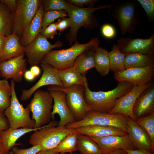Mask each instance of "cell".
Returning <instances> with one entry per match:
<instances>
[{
  "label": "cell",
  "instance_id": "ee69618b",
  "mask_svg": "<svg viewBox=\"0 0 154 154\" xmlns=\"http://www.w3.org/2000/svg\"><path fill=\"white\" fill-rule=\"evenodd\" d=\"M9 128V123L5 115L4 112L0 111V132L7 129Z\"/></svg>",
  "mask_w": 154,
  "mask_h": 154
},
{
  "label": "cell",
  "instance_id": "d590c367",
  "mask_svg": "<svg viewBox=\"0 0 154 154\" xmlns=\"http://www.w3.org/2000/svg\"><path fill=\"white\" fill-rule=\"evenodd\" d=\"M68 16L64 10L48 11H44L42 20V28H45L53 23L56 19Z\"/></svg>",
  "mask_w": 154,
  "mask_h": 154
},
{
  "label": "cell",
  "instance_id": "4316f807",
  "mask_svg": "<svg viewBox=\"0 0 154 154\" xmlns=\"http://www.w3.org/2000/svg\"><path fill=\"white\" fill-rule=\"evenodd\" d=\"M96 50L85 51L76 58L72 66L77 72L84 76L88 70L95 68L94 54Z\"/></svg>",
  "mask_w": 154,
  "mask_h": 154
},
{
  "label": "cell",
  "instance_id": "8fae6325",
  "mask_svg": "<svg viewBox=\"0 0 154 154\" xmlns=\"http://www.w3.org/2000/svg\"><path fill=\"white\" fill-rule=\"evenodd\" d=\"M60 40L51 44L47 39L39 34L31 42L25 47V55L30 66L40 64L46 55L53 49L61 48L63 46Z\"/></svg>",
  "mask_w": 154,
  "mask_h": 154
},
{
  "label": "cell",
  "instance_id": "603a6c76",
  "mask_svg": "<svg viewBox=\"0 0 154 154\" xmlns=\"http://www.w3.org/2000/svg\"><path fill=\"white\" fill-rule=\"evenodd\" d=\"M45 125L39 128H21L14 129L9 127L7 129L0 132L3 143L4 154H9L10 150L16 145H21L16 143L17 141L25 134L31 131L40 129Z\"/></svg>",
  "mask_w": 154,
  "mask_h": 154
},
{
  "label": "cell",
  "instance_id": "52a82bcc",
  "mask_svg": "<svg viewBox=\"0 0 154 154\" xmlns=\"http://www.w3.org/2000/svg\"><path fill=\"white\" fill-rule=\"evenodd\" d=\"M29 104L32 113V119L35 122L34 128L48 124L51 119L53 98L48 91L37 90Z\"/></svg>",
  "mask_w": 154,
  "mask_h": 154
},
{
  "label": "cell",
  "instance_id": "2e32d148",
  "mask_svg": "<svg viewBox=\"0 0 154 154\" xmlns=\"http://www.w3.org/2000/svg\"><path fill=\"white\" fill-rule=\"evenodd\" d=\"M40 66L43 70V74L39 80L34 86L28 90H22L20 100L25 101L29 99L33 93L40 87L46 85H56L64 88L60 79L58 70L52 65L46 63H41Z\"/></svg>",
  "mask_w": 154,
  "mask_h": 154
},
{
  "label": "cell",
  "instance_id": "b9f144b4",
  "mask_svg": "<svg viewBox=\"0 0 154 154\" xmlns=\"http://www.w3.org/2000/svg\"><path fill=\"white\" fill-rule=\"evenodd\" d=\"M67 1L75 6L81 8H84L85 6H94V3L98 1L97 0H68Z\"/></svg>",
  "mask_w": 154,
  "mask_h": 154
},
{
  "label": "cell",
  "instance_id": "816d5d0a",
  "mask_svg": "<svg viewBox=\"0 0 154 154\" xmlns=\"http://www.w3.org/2000/svg\"><path fill=\"white\" fill-rule=\"evenodd\" d=\"M0 154H4V151L3 142L0 134Z\"/></svg>",
  "mask_w": 154,
  "mask_h": 154
},
{
  "label": "cell",
  "instance_id": "9a60e30c",
  "mask_svg": "<svg viewBox=\"0 0 154 154\" xmlns=\"http://www.w3.org/2000/svg\"><path fill=\"white\" fill-rule=\"evenodd\" d=\"M154 66L141 68H131L114 73V78L118 82L126 81L134 86H140L153 82Z\"/></svg>",
  "mask_w": 154,
  "mask_h": 154
},
{
  "label": "cell",
  "instance_id": "60d3db41",
  "mask_svg": "<svg viewBox=\"0 0 154 154\" xmlns=\"http://www.w3.org/2000/svg\"><path fill=\"white\" fill-rule=\"evenodd\" d=\"M101 32L105 37L109 38L114 37L116 34V31L114 27L108 24H105L102 26Z\"/></svg>",
  "mask_w": 154,
  "mask_h": 154
},
{
  "label": "cell",
  "instance_id": "7402d4cb",
  "mask_svg": "<svg viewBox=\"0 0 154 154\" xmlns=\"http://www.w3.org/2000/svg\"><path fill=\"white\" fill-rule=\"evenodd\" d=\"M77 133L89 137H101L115 135H127V132L110 126L92 125L74 129Z\"/></svg>",
  "mask_w": 154,
  "mask_h": 154
},
{
  "label": "cell",
  "instance_id": "6da1fadb",
  "mask_svg": "<svg viewBox=\"0 0 154 154\" xmlns=\"http://www.w3.org/2000/svg\"><path fill=\"white\" fill-rule=\"evenodd\" d=\"M84 86V96L87 104L94 110L108 113L117 100L130 91L134 86L127 82H119L117 86L112 90L98 92L90 90L88 83Z\"/></svg>",
  "mask_w": 154,
  "mask_h": 154
},
{
  "label": "cell",
  "instance_id": "4dcf8cb0",
  "mask_svg": "<svg viewBox=\"0 0 154 154\" xmlns=\"http://www.w3.org/2000/svg\"><path fill=\"white\" fill-rule=\"evenodd\" d=\"M78 139L80 154H102L98 145L89 137L78 133Z\"/></svg>",
  "mask_w": 154,
  "mask_h": 154
},
{
  "label": "cell",
  "instance_id": "e575fe53",
  "mask_svg": "<svg viewBox=\"0 0 154 154\" xmlns=\"http://www.w3.org/2000/svg\"><path fill=\"white\" fill-rule=\"evenodd\" d=\"M42 3L44 11L59 10L66 11L72 5L63 0H43Z\"/></svg>",
  "mask_w": 154,
  "mask_h": 154
},
{
  "label": "cell",
  "instance_id": "bcb514c9",
  "mask_svg": "<svg viewBox=\"0 0 154 154\" xmlns=\"http://www.w3.org/2000/svg\"><path fill=\"white\" fill-rule=\"evenodd\" d=\"M5 39L6 37L0 34V57L4 49Z\"/></svg>",
  "mask_w": 154,
  "mask_h": 154
},
{
  "label": "cell",
  "instance_id": "7a4b0ae2",
  "mask_svg": "<svg viewBox=\"0 0 154 154\" xmlns=\"http://www.w3.org/2000/svg\"><path fill=\"white\" fill-rule=\"evenodd\" d=\"M70 48L66 49L52 50L45 56L42 63L49 64L58 70H62L72 66L76 58L85 51L96 50L99 47L100 40L97 38L90 41L80 44L76 41Z\"/></svg>",
  "mask_w": 154,
  "mask_h": 154
},
{
  "label": "cell",
  "instance_id": "c3c4849f",
  "mask_svg": "<svg viewBox=\"0 0 154 154\" xmlns=\"http://www.w3.org/2000/svg\"><path fill=\"white\" fill-rule=\"evenodd\" d=\"M24 75L25 78L29 81L33 80L35 77L30 70H27L25 72Z\"/></svg>",
  "mask_w": 154,
  "mask_h": 154
},
{
  "label": "cell",
  "instance_id": "83f0119b",
  "mask_svg": "<svg viewBox=\"0 0 154 154\" xmlns=\"http://www.w3.org/2000/svg\"><path fill=\"white\" fill-rule=\"evenodd\" d=\"M13 17L7 5L0 2V34L6 37L12 33Z\"/></svg>",
  "mask_w": 154,
  "mask_h": 154
},
{
  "label": "cell",
  "instance_id": "1f68e13d",
  "mask_svg": "<svg viewBox=\"0 0 154 154\" xmlns=\"http://www.w3.org/2000/svg\"><path fill=\"white\" fill-rule=\"evenodd\" d=\"M78 133L75 131L65 137L54 149L58 153H72L77 150Z\"/></svg>",
  "mask_w": 154,
  "mask_h": 154
},
{
  "label": "cell",
  "instance_id": "836d02e7",
  "mask_svg": "<svg viewBox=\"0 0 154 154\" xmlns=\"http://www.w3.org/2000/svg\"><path fill=\"white\" fill-rule=\"evenodd\" d=\"M11 90L7 80H0V111L4 112L11 101Z\"/></svg>",
  "mask_w": 154,
  "mask_h": 154
},
{
  "label": "cell",
  "instance_id": "f907efd6",
  "mask_svg": "<svg viewBox=\"0 0 154 154\" xmlns=\"http://www.w3.org/2000/svg\"><path fill=\"white\" fill-rule=\"evenodd\" d=\"M104 154H128L127 152L123 149H116Z\"/></svg>",
  "mask_w": 154,
  "mask_h": 154
},
{
  "label": "cell",
  "instance_id": "f546056e",
  "mask_svg": "<svg viewBox=\"0 0 154 154\" xmlns=\"http://www.w3.org/2000/svg\"><path fill=\"white\" fill-rule=\"evenodd\" d=\"M110 70L114 73L125 69V54L121 52L116 44H114L112 50L108 52Z\"/></svg>",
  "mask_w": 154,
  "mask_h": 154
},
{
  "label": "cell",
  "instance_id": "e0dca14e",
  "mask_svg": "<svg viewBox=\"0 0 154 154\" xmlns=\"http://www.w3.org/2000/svg\"><path fill=\"white\" fill-rule=\"evenodd\" d=\"M24 53L19 56L0 62L1 76L7 80L12 79L15 82H21L27 70V58Z\"/></svg>",
  "mask_w": 154,
  "mask_h": 154
},
{
  "label": "cell",
  "instance_id": "5bb4252c",
  "mask_svg": "<svg viewBox=\"0 0 154 154\" xmlns=\"http://www.w3.org/2000/svg\"><path fill=\"white\" fill-rule=\"evenodd\" d=\"M47 90L54 102L51 113V119H54L55 114H58L60 117L58 123L59 126H66L68 123L76 121L66 104L65 93L57 89L53 85L49 86Z\"/></svg>",
  "mask_w": 154,
  "mask_h": 154
},
{
  "label": "cell",
  "instance_id": "8992f818",
  "mask_svg": "<svg viewBox=\"0 0 154 154\" xmlns=\"http://www.w3.org/2000/svg\"><path fill=\"white\" fill-rule=\"evenodd\" d=\"M127 118L120 114H109L93 110L88 112L82 119L68 123L66 126L74 129L92 125L110 126L127 132Z\"/></svg>",
  "mask_w": 154,
  "mask_h": 154
},
{
  "label": "cell",
  "instance_id": "7c38bea8",
  "mask_svg": "<svg viewBox=\"0 0 154 154\" xmlns=\"http://www.w3.org/2000/svg\"><path fill=\"white\" fill-rule=\"evenodd\" d=\"M116 41V45L123 53H140L147 55L154 59V34L145 39L122 37Z\"/></svg>",
  "mask_w": 154,
  "mask_h": 154
},
{
  "label": "cell",
  "instance_id": "d4e9b609",
  "mask_svg": "<svg viewBox=\"0 0 154 154\" xmlns=\"http://www.w3.org/2000/svg\"><path fill=\"white\" fill-rule=\"evenodd\" d=\"M58 71L64 88L75 85L85 86L88 83L86 78L77 72L73 66Z\"/></svg>",
  "mask_w": 154,
  "mask_h": 154
},
{
  "label": "cell",
  "instance_id": "3957f363",
  "mask_svg": "<svg viewBox=\"0 0 154 154\" xmlns=\"http://www.w3.org/2000/svg\"><path fill=\"white\" fill-rule=\"evenodd\" d=\"M113 7V5H107L96 7L92 6L81 8L72 4L66 11L68 17L71 18L72 21V26L69 32L65 35L70 45H72L74 42L76 41L77 33L81 27L93 29L98 26V22L94 15L96 11Z\"/></svg>",
  "mask_w": 154,
  "mask_h": 154
},
{
  "label": "cell",
  "instance_id": "f35d334b",
  "mask_svg": "<svg viewBox=\"0 0 154 154\" xmlns=\"http://www.w3.org/2000/svg\"><path fill=\"white\" fill-rule=\"evenodd\" d=\"M57 30L56 23H53L45 28H42L40 34L47 39H53L54 36L57 34Z\"/></svg>",
  "mask_w": 154,
  "mask_h": 154
},
{
  "label": "cell",
  "instance_id": "4fadbf2b",
  "mask_svg": "<svg viewBox=\"0 0 154 154\" xmlns=\"http://www.w3.org/2000/svg\"><path fill=\"white\" fill-rule=\"evenodd\" d=\"M153 84V81L144 86H134L130 91L117 100L114 106L108 113L122 114L135 121L136 118L133 109L136 100L142 92Z\"/></svg>",
  "mask_w": 154,
  "mask_h": 154
},
{
  "label": "cell",
  "instance_id": "277c9868",
  "mask_svg": "<svg viewBox=\"0 0 154 154\" xmlns=\"http://www.w3.org/2000/svg\"><path fill=\"white\" fill-rule=\"evenodd\" d=\"M58 123L51 121L42 128L34 131L29 139L30 144L32 146H39L42 149H54L65 137L74 131V129L66 126L56 127Z\"/></svg>",
  "mask_w": 154,
  "mask_h": 154
},
{
  "label": "cell",
  "instance_id": "f1b7e54d",
  "mask_svg": "<svg viewBox=\"0 0 154 154\" xmlns=\"http://www.w3.org/2000/svg\"><path fill=\"white\" fill-rule=\"evenodd\" d=\"M108 52L105 49L99 47L94 52L95 68L102 76L108 74L110 70Z\"/></svg>",
  "mask_w": 154,
  "mask_h": 154
},
{
  "label": "cell",
  "instance_id": "8d00e7d4",
  "mask_svg": "<svg viewBox=\"0 0 154 154\" xmlns=\"http://www.w3.org/2000/svg\"><path fill=\"white\" fill-rule=\"evenodd\" d=\"M137 1L145 10L148 19L153 21L154 19V0H138Z\"/></svg>",
  "mask_w": 154,
  "mask_h": 154
},
{
  "label": "cell",
  "instance_id": "d6986e66",
  "mask_svg": "<svg viewBox=\"0 0 154 154\" xmlns=\"http://www.w3.org/2000/svg\"><path fill=\"white\" fill-rule=\"evenodd\" d=\"M126 128L127 134L135 149L149 151L150 139L146 131L129 117L127 118Z\"/></svg>",
  "mask_w": 154,
  "mask_h": 154
},
{
  "label": "cell",
  "instance_id": "681fc988",
  "mask_svg": "<svg viewBox=\"0 0 154 154\" xmlns=\"http://www.w3.org/2000/svg\"><path fill=\"white\" fill-rule=\"evenodd\" d=\"M30 70L35 77L38 76L40 72V68L38 66H31Z\"/></svg>",
  "mask_w": 154,
  "mask_h": 154
},
{
  "label": "cell",
  "instance_id": "9c48e42d",
  "mask_svg": "<svg viewBox=\"0 0 154 154\" xmlns=\"http://www.w3.org/2000/svg\"><path fill=\"white\" fill-rule=\"evenodd\" d=\"M55 86L65 93L66 104L76 121L82 119L88 112L93 110L85 101L84 86L75 85L67 88Z\"/></svg>",
  "mask_w": 154,
  "mask_h": 154
},
{
  "label": "cell",
  "instance_id": "7dc6e473",
  "mask_svg": "<svg viewBox=\"0 0 154 154\" xmlns=\"http://www.w3.org/2000/svg\"><path fill=\"white\" fill-rule=\"evenodd\" d=\"M36 154H59L54 149H42Z\"/></svg>",
  "mask_w": 154,
  "mask_h": 154
},
{
  "label": "cell",
  "instance_id": "30bf717a",
  "mask_svg": "<svg viewBox=\"0 0 154 154\" xmlns=\"http://www.w3.org/2000/svg\"><path fill=\"white\" fill-rule=\"evenodd\" d=\"M137 6L132 1L113 5V15L117 21L122 35L134 32L139 20Z\"/></svg>",
  "mask_w": 154,
  "mask_h": 154
},
{
  "label": "cell",
  "instance_id": "74e56055",
  "mask_svg": "<svg viewBox=\"0 0 154 154\" xmlns=\"http://www.w3.org/2000/svg\"><path fill=\"white\" fill-rule=\"evenodd\" d=\"M42 149L41 147L38 145L33 146L25 149H19L14 146L9 151V154H36Z\"/></svg>",
  "mask_w": 154,
  "mask_h": 154
},
{
  "label": "cell",
  "instance_id": "ffe728a7",
  "mask_svg": "<svg viewBox=\"0 0 154 154\" xmlns=\"http://www.w3.org/2000/svg\"><path fill=\"white\" fill-rule=\"evenodd\" d=\"M136 119L154 113V84L145 90L137 99L133 109Z\"/></svg>",
  "mask_w": 154,
  "mask_h": 154
},
{
  "label": "cell",
  "instance_id": "44dd1931",
  "mask_svg": "<svg viewBox=\"0 0 154 154\" xmlns=\"http://www.w3.org/2000/svg\"><path fill=\"white\" fill-rule=\"evenodd\" d=\"M44 12L42 3L34 17L24 30L19 39V42L22 46L26 47L40 34L42 28Z\"/></svg>",
  "mask_w": 154,
  "mask_h": 154
},
{
  "label": "cell",
  "instance_id": "d6a6232c",
  "mask_svg": "<svg viewBox=\"0 0 154 154\" xmlns=\"http://www.w3.org/2000/svg\"><path fill=\"white\" fill-rule=\"evenodd\" d=\"M148 134L150 141V151L154 154V113L147 116L136 118L135 120Z\"/></svg>",
  "mask_w": 154,
  "mask_h": 154
},
{
  "label": "cell",
  "instance_id": "ba28073f",
  "mask_svg": "<svg viewBox=\"0 0 154 154\" xmlns=\"http://www.w3.org/2000/svg\"><path fill=\"white\" fill-rule=\"evenodd\" d=\"M41 0H17V8L13 14L12 33L19 38L34 17L41 3Z\"/></svg>",
  "mask_w": 154,
  "mask_h": 154
},
{
  "label": "cell",
  "instance_id": "5b68a950",
  "mask_svg": "<svg viewBox=\"0 0 154 154\" xmlns=\"http://www.w3.org/2000/svg\"><path fill=\"white\" fill-rule=\"evenodd\" d=\"M10 86L11 90V103L4 111L9 127L14 129L20 127L34 128L35 122L30 117L31 111L29 104L24 108L20 103L15 92V82L12 80Z\"/></svg>",
  "mask_w": 154,
  "mask_h": 154
},
{
  "label": "cell",
  "instance_id": "f5cc1de1",
  "mask_svg": "<svg viewBox=\"0 0 154 154\" xmlns=\"http://www.w3.org/2000/svg\"><path fill=\"white\" fill-rule=\"evenodd\" d=\"M1 77V74H0V78Z\"/></svg>",
  "mask_w": 154,
  "mask_h": 154
},
{
  "label": "cell",
  "instance_id": "ac0fdd59",
  "mask_svg": "<svg viewBox=\"0 0 154 154\" xmlns=\"http://www.w3.org/2000/svg\"><path fill=\"white\" fill-rule=\"evenodd\" d=\"M99 146L102 154L119 149L124 150L135 149L128 135H112L101 137H91Z\"/></svg>",
  "mask_w": 154,
  "mask_h": 154
},
{
  "label": "cell",
  "instance_id": "484cf974",
  "mask_svg": "<svg viewBox=\"0 0 154 154\" xmlns=\"http://www.w3.org/2000/svg\"><path fill=\"white\" fill-rule=\"evenodd\" d=\"M154 59L147 55L138 53L125 54V69L141 68L154 66Z\"/></svg>",
  "mask_w": 154,
  "mask_h": 154
},
{
  "label": "cell",
  "instance_id": "7bdbcfd3",
  "mask_svg": "<svg viewBox=\"0 0 154 154\" xmlns=\"http://www.w3.org/2000/svg\"><path fill=\"white\" fill-rule=\"evenodd\" d=\"M0 2L5 4L12 14L15 13L17 8V0H0Z\"/></svg>",
  "mask_w": 154,
  "mask_h": 154
},
{
  "label": "cell",
  "instance_id": "f6af8a7d",
  "mask_svg": "<svg viewBox=\"0 0 154 154\" xmlns=\"http://www.w3.org/2000/svg\"><path fill=\"white\" fill-rule=\"evenodd\" d=\"M128 154H154L149 151L139 149H126L125 150Z\"/></svg>",
  "mask_w": 154,
  "mask_h": 154
},
{
  "label": "cell",
  "instance_id": "ab89813d",
  "mask_svg": "<svg viewBox=\"0 0 154 154\" xmlns=\"http://www.w3.org/2000/svg\"><path fill=\"white\" fill-rule=\"evenodd\" d=\"M55 23L58 30L62 32L72 26V21L71 18L69 17L68 18L65 17L58 19Z\"/></svg>",
  "mask_w": 154,
  "mask_h": 154
},
{
  "label": "cell",
  "instance_id": "cb8c5ba5",
  "mask_svg": "<svg viewBox=\"0 0 154 154\" xmlns=\"http://www.w3.org/2000/svg\"><path fill=\"white\" fill-rule=\"evenodd\" d=\"M19 40V38L15 33L6 37L5 47L0 57V62L24 53L25 47L21 44Z\"/></svg>",
  "mask_w": 154,
  "mask_h": 154
}]
</instances>
